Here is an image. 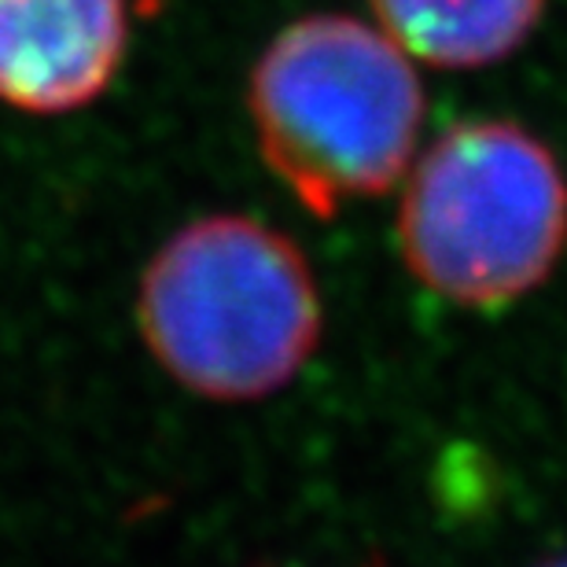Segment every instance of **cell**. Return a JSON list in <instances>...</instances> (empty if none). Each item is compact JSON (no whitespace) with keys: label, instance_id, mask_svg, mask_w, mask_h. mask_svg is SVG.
Returning <instances> with one entry per match:
<instances>
[{"label":"cell","instance_id":"obj_1","mask_svg":"<svg viewBox=\"0 0 567 567\" xmlns=\"http://www.w3.org/2000/svg\"><path fill=\"white\" fill-rule=\"evenodd\" d=\"M137 328L158 369L185 391L258 402L317 354L321 288L288 233L247 214H203L144 266Z\"/></svg>","mask_w":567,"mask_h":567},{"label":"cell","instance_id":"obj_2","mask_svg":"<svg viewBox=\"0 0 567 567\" xmlns=\"http://www.w3.org/2000/svg\"><path fill=\"white\" fill-rule=\"evenodd\" d=\"M247 111L269 174L313 218H336L402 185L427 104L413 60L377 22L321 11L262 49Z\"/></svg>","mask_w":567,"mask_h":567},{"label":"cell","instance_id":"obj_3","mask_svg":"<svg viewBox=\"0 0 567 567\" xmlns=\"http://www.w3.org/2000/svg\"><path fill=\"white\" fill-rule=\"evenodd\" d=\"M399 251L413 280L464 310H508L567 251V174L513 118L442 130L402 177Z\"/></svg>","mask_w":567,"mask_h":567},{"label":"cell","instance_id":"obj_4","mask_svg":"<svg viewBox=\"0 0 567 567\" xmlns=\"http://www.w3.org/2000/svg\"><path fill=\"white\" fill-rule=\"evenodd\" d=\"M130 0H0V104L71 115L115 82Z\"/></svg>","mask_w":567,"mask_h":567},{"label":"cell","instance_id":"obj_5","mask_svg":"<svg viewBox=\"0 0 567 567\" xmlns=\"http://www.w3.org/2000/svg\"><path fill=\"white\" fill-rule=\"evenodd\" d=\"M372 19L416 63L480 71L527 44L546 0H369Z\"/></svg>","mask_w":567,"mask_h":567},{"label":"cell","instance_id":"obj_6","mask_svg":"<svg viewBox=\"0 0 567 567\" xmlns=\"http://www.w3.org/2000/svg\"><path fill=\"white\" fill-rule=\"evenodd\" d=\"M546 567H567V557H560V560H549Z\"/></svg>","mask_w":567,"mask_h":567},{"label":"cell","instance_id":"obj_7","mask_svg":"<svg viewBox=\"0 0 567 567\" xmlns=\"http://www.w3.org/2000/svg\"><path fill=\"white\" fill-rule=\"evenodd\" d=\"M365 567H383V564H380V560H372V564H365Z\"/></svg>","mask_w":567,"mask_h":567}]
</instances>
